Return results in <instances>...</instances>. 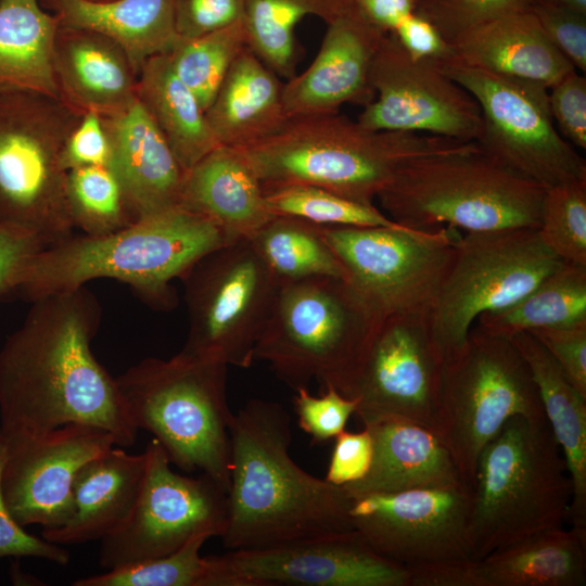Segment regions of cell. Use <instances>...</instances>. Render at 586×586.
<instances>
[{
  "mask_svg": "<svg viewBox=\"0 0 586 586\" xmlns=\"http://www.w3.org/2000/svg\"><path fill=\"white\" fill-rule=\"evenodd\" d=\"M30 303L0 349V433L37 435L78 423L132 446L139 430L91 349L101 321L95 295L84 285Z\"/></svg>",
  "mask_w": 586,
  "mask_h": 586,
  "instance_id": "obj_1",
  "label": "cell"
},
{
  "mask_svg": "<svg viewBox=\"0 0 586 586\" xmlns=\"http://www.w3.org/2000/svg\"><path fill=\"white\" fill-rule=\"evenodd\" d=\"M291 418L276 402L251 399L230 424L228 550L264 549L353 531L343 486L302 469L290 456Z\"/></svg>",
  "mask_w": 586,
  "mask_h": 586,
  "instance_id": "obj_2",
  "label": "cell"
},
{
  "mask_svg": "<svg viewBox=\"0 0 586 586\" xmlns=\"http://www.w3.org/2000/svg\"><path fill=\"white\" fill-rule=\"evenodd\" d=\"M225 244L211 220L177 206L111 233L72 234L40 250L17 273L11 294L33 302L112 278L130 285L152 307L170 310L177 303L173 280Z\"/></svg>",
  "mask_w": 586,
  "mask_h": 586,
  "instance_id": "obj_3",
  "label": "cell"
},
{
  "mask_svg": "<svg viewBox=\"0 0 586 586\" xmlns=\"http://www.w3.org/2000/svg\"><path fill=\"white\" fill-rule=\"evenodd\" d=\"M475 145L428 133L370 130L332 113L289 118L275 135L237 150L264 189L311 184L374 205L410 161Z\"/></svg>",
  "mask_w": 586,
  "mask_h": 586,
  "instance_id": "obj_4",
  "label": "cell"
},
{
  "mask_svg": "<svg viewBox=\"0 0 586 586\" xmlns=\"http://www.w3.org/2000/svg\"><path fill=\"white\" fill-rule=\"evenodd\" d=\"M572 483L547 420L510 418L483 448L472 483L470 557L562 526Z\"/></svg>",
  "mask_w": 586,
  "mask_h": 586,
  "instance_id": "obj_5",
  "label": "cell"
},
{
  "mask_svg": "<svg viewBox=\"0 0 586 586\" xmlns=\"http://www.w3.org/2000/svg\"><path fill=\"white\" fill-rule=\"evenodd\" d=\"M545 191L476 144L410 161L377 200L387 217L411 229L536 230Z\"/></svg>",
  "mask_w": 586,
  "mask_h": 586,
  "instance_id": "obj_6",
  "label": "cell"
},
{
  "mask_svg": "<svg viewBox=\"0 0 586 586\" xmlns=\"http://www.w3.org/2000/svg\"><path fill=\"white\" fill-rule=\"evenodd\" d=\"M383 318L343 279L316 277L280 282L255 346L292 388L313 380L349 397L374 330Z\"/></svg>",
  "mask_w": 586,
  "mask_h": 586,
  "instance_id": "obj_7",
  "label": "cell"
},
{
  "mask_svg": "<svg viewBox=\"0 0 586 586\" xmlns=\"http://www.w3.org/2000/svg\"><path fill=\"white\" fill-rule=\"evenodd\" d=\"M227 370L180 351L169 359L144 358L115 379L133 424L153 434L170 463L201 471L228 493L233 413Z\"/></svg>",
  "mask_w": 586,
  "mask_h": 586,
  "instance_id": "obj_8",
  "label": "cell"
},
{
  "mask_svg": "<svg viewBox=\"0 0 586 586\" xmlns=\"http://www.w3.org/2000/svg\"><path fill=\"white\" fill-rule=\"evenodd\" d=\"M515 416L547 420L531 369L511 339L474 323L444 359L434 430L471 487L481 451Z\"/></svg>",
  "mask_w": 586,
  "mask_h": 586,
  "instance_id": "obj_9",
  "label": "cell"
},
{
  "mask_svg": "<svg viewBox=\"0 0 586 586\" xmlns=\"http://www.w3.org/2000/svg\"><path fill=\"white\" fill-rule=\"evenodd\" d=\"M81 116L60 98L0 93V225L47 246L73 234L61 152Z\"/></svg>",
  "mask_w": 586,
  "mask_h": 586,
  "instance_id": "obj_10",
  "label": "cell"
},
{
  "mask_svg": "<svg viewBox=\"0 0 586 586\" xmlns=\"http://www.w3.org/2000/svg\"><path fill=\"white\" fill-rule=\"evenodd\" d=\"M562 263L535 229L461 234L428 315L444 359L462 345L479 316L514 303Z\"/></svg>",
  "mask_w": 586,
  "mask_h": 586,
  "instance_id": "obj_11",
  "label": "cell"
},
{
  "mask_svg": "<svg viewBox=\"0 0 586 586\" xmlns=\"http://www.w3.org/2000/svg\"><path fill=\"white\" fill-rule=\"evenodd\" d=\"M189 331L181 352L246 369L280 281L249 239L225 244L181 277Z\"/></svg>",
  "mask_w": 586,
  "mask_h": 586,
  "instance_id": "obj_12",
  "label": "cell"
},
{
  "mask_svg": "<svg viewBox=\"0 0 586 586\" xmlns=\"http://www.w3.org/2000/svg\"><path fill=\"white\" fill-rule=\"evenodd\" d=\"M318 227L346 281L382 318L429 315L461 237L448 226Z\"/></svg>",
  "mask_w": 586,
  "mask_h": 586,
  "instance_id": "obj_13",
  "label": "cell"
},
{
  "mask_svg": "<svg viewBox=\"0 0 586 586\" xmlns=\"http://www.w3.org/2000/svg\"><path fill=\"white\" fill-rule=\"evenodd\" d=\"M477 102L487 155L545 189L586 179V162L558 131L548 87L455 63L441 65Z\"/></svg>",
  "mask_w": 586,
  "mask_h": 586,
  "instance_id": "obj_14",
  "label": "cell"
},
{
  "mask_svg": "<svg viewBox=\"0 0 586 586\" xmlns=\"http://www.w3.org/2000/svg\"><path fill=\"white\" fill-rule=\"evenodd\" d=\"M145 473L127 520L101 539L99 564L112 570L167 556L193 536L220 537L227 524V492L208 475H181L156 438L144 449Z\"/></svg>",
  "mask_w": 586,
  "mask_h": 586,
  "instance_id": "obj_15",
  "label": "cell"
},
{
  "mask_svg": "<svg viewBox=\"0 0 586 586\" xmlns=\"http://www.w3.org/2000/svg\"><path fill=\"white\" fill-rule=\"evenodd\" d=\"M370 84L374 98L357 118L362 127L476 143L482 115L475 99L441 64L412 58L391 33L375 53Z\"/></svg>",
  "mask_w": 586,
  "mask_h": 586,
  "instance_id": "obj_16",
  "label": "cell"
},
{
  "mask_svg": "<svg viewBox=\"0 0 586 586\" xmlns=\"http://www.w3.org/2000/svg\"><path fill=\"white\" fill-rule=\"evenodd\" d=\"M444 357L428 316L384 317L369 342L349 398L364 426L382 420L411 421L435 430Z\"/></svg>",
  "mask_w": 586,
  "mask_h": 586,
  "instance_id": "obj_17",
  "label": "cell"
},
{
  "mask_svg": "<svg viewBox=\"0 0 586 586\" xmlns=\"http://www.w3.org/2000/svg\"><path fill=\"white\" fill-rule=\"evenodd\" d=\"M472 487L416 488L352 497L354 530L380 556L406 569L471 558L468 524ZM472 559V558H471Z\"/></svg>",
  "mask_w": 586,
  "mask_h": 586,
  "instance_id": "obj_18",
  "label": "cell"
},
{
  "mask_svg": "<svg viewBox=\"0 0 586 586\" xmlns=\"http://www.w3.org/2000/svg\"><path fill=\"white\" fill-rule=\"evenodd\" d=\"M2 437V495L23 527L66 524L74 513V484L79 470L116 445L111 433L78 423L37 435Z\"/></svg>",
  "mask_w": 586,
  "mask_h": 586,
  "instance_id": "obj_19",
  "label": "cell"
},
{
  "mask_svg": "<svg viewBox=\"0 0 586 586\" xmlns=\"http://www.w3.org/2000/svg\"><path fill=\"white\" fill-rule=\"evenodd\" d=\"M221 586H409L408 570L355 531L214 555Z\"/></svg>",
  "mask_w": 586,
  "mask_h": 586,
  "instance_id": "obj_20",
  "label": "cell"
},
{
  "mask_svg": "<svg viewBox=\"0 0 586 586\" xmlns=\"http://www.w3.org/2000/svg\"><path fill=\"white\" fill-rule=\"evenodd\" d=\"M314 61L283 84L289 118L339 113L345 103L367 105L373 59L386 33L366 23L352 9L327 23Z\"/></svg>",
  "mask_w": 586,
  "mask_h": 586,
  "instance_id": "obj_21",
  "label": "cell"
},
{
  "mask_svg": "<svg viewBox=\"0 0 586 586\" xmlns=\"http://www.w3.org/2000/svg\"><path fill=\"white\" fill-rule=\"evenodd\" d=\"M59 98L79 114H118L137 100L138 72L111 38L85 28L59 25L53 43Z\"/></svg>",
  "mask_w": 586,
  "mask_h": 586,
  "instance_id": "obj_22",
  "label": "cell"
},
{
  "mask_svg": "<svg viewBox=\"0 0 586 586\" xmlns=\"http://www.w3.org/2000/svg\"><path fill=\"white\" fill-rule=\"evenodd\" d=\"M180 206L211 220L227 244L251 239L273 217L253 168L237 149L226 145L186 171Z\"/></svg>",
  "mask_w": 586,
  "mask_h": 586,
  "instance_id": "obj_23",
  "label": "cell"
},
{
  "mask_svg": "<svg viewBox=\"0 0 586 586\" xmlns=\"http://www.w3.org/2000/svg\"><path fill=\"white\" fill-rule=\"evenodd\" d=\"M365 428L372 438V460L362 479L343 486L351 497L467 484L433 430L396 419Z\"/></svg>",
  "mask_w": 586,
  "mask_h": 586,
  "instance_id": "obj_24",
  "label": "cell"
},
{
  "mask_svg": "<svg viewBox=\"0 0 586 586\" xmlns=\"http://www.w3.org/2000/svg\"><path fill=\"white\" fill-rule=\"evenodd\" d=\"M102 117L113 146L112 167L141 218L180 206L186 171L143 105L137 100Z\"/></svg>",
  "mask_w": 586,
  "mask_h": 586,
  "instance_id": "obj_25",
  "label": "cell"
},
{
  "mask_svg": "<svg viewBox=\"0 0 586 586\" xmlns=\"http://www.w3.org/2000/svg\"><path fill=\"white\" fill-rule=\"evenodd\" d=\"M450 44L453 59L448 63L533 80L548 88L576 69L549 40L531 9L475 26Z\"/></svg>",
  "mask_w": 586,
  "mask_h": 586,
  "instance_id": "obj_26",
  "label": "cell"
},
{
  "mask_svg": "<svg viewBox=\"0 0 586 586\" xmlns=\"http://www.w3.org/2000/svg\"><path fill=\"white\" fill-rule=\"evenodd\" d=\"M145 473V454L133 455L120 446L87 462L74 484V513L55 528H43L41 537L58 545L101 540L129 517Z\"/></svg>",
  "mask_w": 586,
  "mask_h": 586,
  "instance_id": "obj_27",
  "label": "cell"
},
{
  "mask_svg": "<svg viewBox=\"0 0 586 586\" xmlns=\"http://www.w3.org/2000/svg\"><path fill=\"white\" fill-rule=\"evenodd\" d=\"M220 145L241 149L278 132L289 120L283 84L246 46L205 111Z\"/></svg>",
  "mask_w": 586,
  "mask_h": 586,
  "instance_id": "obj_28",
  "label": "cell"
},
{
  "mask_svg": "<svg viewBox=\"0 0 586 586\" xmlns=\"http://www.w3.org/2000/svg\"><path fill=\"white\" fill-rule=\"evenodd\" d=\"M526 360L550 430L572 483L568 518L586 527V397L568 380L547 349L528 332L510 337Z\"/></svg>",
  "mask_w": 586,
  "mask_h": 586,
  "instance_id": "obj_29",
  "label": "cell"
},
{
  "mask_svg": "<svg viewBox=\"0 0 586 586\" xmlns=\"http://www.w3.org/2000/svg\"><path fill=\"white\" fill-rule=\"evenodd\" d=\"M59 25L100 33L118 43L138 74L178 39L175 0H44Z\"/></svg>",
  "mask_w": 586,
  "mask_h": 586,
  "instance_id": "obj_30",
  "label": "cell"
},
{
  "mask_svg": "<svg viewBox=\"0 0 586 586\" xmlns=\"http://www.w3.org/2000/svg\"><path fill=\"white\" fill-rule=\"evenodd\" d=\"M479 561L484 586H585L586 527L544 530Z\"/></svg>",
  "mask_w": 586,
  "mask_h": 586,
  "instance_id": "obj_31",
  "label": "cell"
},
{
  "mask_svg": "<svg viewBox=\"0 0 586 586\" xmlns=\"http://www.w3.org/2000/svg\"><path fill=\"white\" fill-rule=\"evenodd\" d=\"M58 28L39 0H0V93L59 98L52 62Z\"/></svg>",
  "mask_w": 586,
  "mask_h": 586,
  "instance_id": "obj_32",
  "label": "cell"
},
{
  "mask_svg": "<svg viewBox=\"0 0 586 586\" xmlns=\"http://www.w3.org/2000/svg\"><path fill=\"white\" fill-rule=\"evenodd\" d=\"M137 98L184 171L220 145L205 111L175 74L167 53L154 55L144 62L138 76Z\"/></svg>",
  "mask_w": 586,
  "mask_h": 586,
  "instance_id": "obj_33",
  "label": "cell"
},
{
  "mask_svg": "<svg viewBox=\"0 0 586 586\" xmlns=\"http://www.w3.org/2000/svg\"><path fill=\"white\" fill-rule=\"evenodd\" d=\"M586 322V266L562 263L528 293L498 310L479 316L475 324L511 337L520 332Z\"/></svg>",
  "mask_w": 586,
  "mask_h": 586,
  "instance_id": "obj_34",
  "label": "cell"
},
{
  "mask_svg": "<svg viewBox=\"0 0 586 586\" xmlns=\"http://www.w3.org/2000/svg\"><path fill=\"white\" fill-rule=\"evenodd\" d=\"M351 10V0H245L247 46L279 77L295 75V28L307 15L326 23Z\"/></svg>",
  "mask_w": 586,
  "mask_h": 586,
  "instance_id": "obj_35",
  "label": "cell"
},
{
  "mask_svg": "<svg viewBox=\"0 0 586 586\" xmlns=\"http://www.w3.org/2000/svg\"><path fill=\"white\" fill-rule=\"evenodd\" d=\"M280 282L316 277L346 280V271L314 225L288 216H273L249 239Z\"/></svg>",
  "mask_w": 586,
  "mask_h": 586,
  "instance_id": "obj_36",
  "label": "cell"
},
{
  "mask_svg": "<svg viewBox=\"0 0 586 586\" xmlns=\"http://www.w3.org/2000/svg\"><path fill=\"white\" fill-rule=\"evenodd\" d=\"M66 200L74 228L85 234L111 233L141 219L123 180L112 166L68 170Z\"/></svg>",
  "mask_w": 586,
  "mask_h": 586,
  "instance_id": "obj_37",
  "label": "cell"
},
{
  "mask_svg": "<svg viewBox=\"0 0 586 586\" xmlns=\"http://www.w3.org/2000/svg\"><path fill=\"white\" fill-rule=\"evenodd\" d=\"M246 46L247 35L242 18L204 36L178 38L167 55L175 74L206 111L231 64Z\"/></svg>",
  "mask_w": 586,
  "mask_h": 586,
  "instance_id": "obj_38",
  "label": "cell"
},
{
  "mask_svg": "<svg viewBox=\"0 0 586 586\" xmlns=\"http://www.w3.org/2000/svg\"><path fill=\"white\" fill-rule=\"evenodd\" d=\"M213 536L201 533L178 550L152 560L107 570L76 579L74 586H221L214 555L201 556L203 544Z\"/></svg>",
  "mask_w": 586,
  "mask_h": 586,
  "instance_id": "obj_39",
  "label": "cell"
},
{
  "mask_svg": "<svg viewBox=\"0 0 586 586\" xmlns=\"http://www.w3.org/2000/svg\"><path fill=\"white\" fill-rule=\"evenodd\" d=\"M273 216H288L318 226L398 227L374 205L359 203L311 184L264 189Z\"/></svg>",
  "mask_w": 586,
  "mask_h": 586,
  "instance_id": "obj_40",
  "label": "cell"
},
{
  "mask_svg": "<svg viewBox=\"0 0 586 586\" xmlns=\"http://www.w3.org/2000/svg\"><path fill=\"white\" fill-rule=\"evenodd\" d=\"M536 232L561 262L586 266V179L546 189Z\"/></svg>",
  "mask_w": 586,
  "mask_h": 586,
  "instance_id": "obj_41",
  "label": "cell"
},
{
  "mask_svg": "<svg viewBox=\"0 0 586 586\" xmlns=\"http://www.w3.org/2000/svg\"><path fill=\"white\" fill-rule=\"evenodd\" d=\"M535 0H420L418 12L451 43L463 33L492 20L531 9Z\"/></svg>",
  "mask_w": 586,
  "mask_h": 586,
  "instance_id": "obj_42",
  "label": "cell"
},
{
  "mask_svg": "<svg viewBox=\"0 0 586 586\" xmlns=\"http://www.w3.org/2000/svg\"><path fill=\"white\" fill-rule=\"evenodd\" d=\"M294 411L298 426L311 437L313 444H324L345 431L357 400L346 397L334 387L323 388L321 395L310 394L307 387L295 390Z\"/></svg>",
  "mask_w": 586,
  "mask_h": 586,
  "instance_id": "obj_43",
  "label": "cell"
},
{
  "mask_svg": "<svg viewBox=\"0 0 586 586\" xmlns=\"http://www.w3.org/2000/svg\"><path fill=\"white\" fill-rule=\"evenodd\" d=\"M531 11L555 47L585 73L586 15L544 0H535Z\"/></svg>",
  "mask_w": 586,
  "mask_h": 586,
  "instance_id": "obj_44",
  "label": "cell"
},
{
  "mask_svg": "<svg viewBox=\"0 0 586 586\" xmlns=\"http://www.w3.org/2000/svg\"><path fill=\"white\" fill-rule=\"evenodd\" d=\"M549 106L559 133L572 145L586 149V78L576 69L548 88Z\"/></svg>",
  "mask_w": 586,
  "mask_h": 586,
  "instance_id": "obj_45",
  "label": "cell"
},
{
  "mask_svg": "<svg viewBox=\"0 0 586 586\" xmlns=\"http://www.w3.org/2000/svg\"><path fill=\"white\" fill-rule=\"evenodd\" d=\"M61 165L66 173L80 167L113 165L112 142L100 114H82L65 140Z\"/></svg>",
  "mask_w": 586,
  "mask_h": 586,
  "instance_id": "obj_46",
  "label": "cell"
},
{
  "mask_svg": "<svg viewBox=\"0 0 586 586\" xmlns=\"http://www.w3.org/2000/svg\"><path fill=\"white\" fill-rule=\"evenodd\" d=\"M245 0H175L178 38L192 39L226 28L244 17Z\"/></svg>",
  "mask_w": 586,
  "mask_h": 586,
  "instance_id": "obj_47",
  "label": "cell"
},
{
  "mask_svg": "<svg viewBox=\"0 0 586 586\" xmlns=\"http://www.w3.org/2000/svg\"><path fill=\"white\" fill-rule=\"evenodd\" d=\"M5 460V444L0 433V558L36 557L60 565L68 564L71 553L61 545L27 533L9 511L1 489V474Z\"/></svg>",
  "mask_w": 586,
  "mask_h": 586,
  "instance_id": "obj_48",
  "label": "cell"
},
{
  "mask_svg": "<svg viewBox=\"0 0 586 586\" xmlns=\"http://www.w3.org/2000/svg\"><path fill=\"white\" fill-rule=\"evenodd\" d=\"M528 333L547 349L571 384L586 397V322Z\"/></svg>",
  "mask_w": 586,
  "mask_h": 586,
  "instance_id": "obj_49",
  "label": "cell"
},
{
  "mask_svg": "<svg viewBox=\"0 0 586 586\" xmlns=\"http://www.w3.org/2000/svg\"><path fill=\"white\" fill-rule=\"evenodd\" d=\"M326 480L344 486L362 479L371 464L373 446L367 428L360 432L343 431L334 438Z\"/></svg>",
  "mask_w": 586,
  "mask_h": 586,
  "instance_id": "obj_50",
  "label": "cell"
},
{
  "mask_svg": "<svg viewBox=\"0 0 586 586\" xmlns=\"http://www.w3.org/2000/svg\"><path fill=\"white\" fill-rule=\"evenodd\" d=\"M391 34L415 59L432 61L441 65L453 59L451 44L418 11L408 16Z\"/></svg>",
  "mask_w": 586,
  "mask_h": 586,
  "instance_id": "obj_51",
  "label": "cell"
},
{
  "mask_svg": "<svg viewBox=\"0 0 586 586\" xmlns=\"http://www.w3.org/2000/svg\"><path fill=\"white\" fill-rule=\"evenodd\" d=\"M409 586H484L480 561L442 559L407 568Z\"/></svg>",
  "mask_w": 586,
  "mask_h": 586,
  "instance_id": "obj_52",
  "label": "cell"
},
{
  "mask_svg": "<svg viewBox=\"0 0 586 586\" xmlns=\"http://www.w3.org/2000/svg\"><path fill=\"white\" fill-rule=\"evenodd\" d=\"M44 247L47 244L38 235L0 225V297L11 294L22 267Z\"/></svg>",
  "mask_w": 586,
  "mask_h": 586,
  "instance_id": "obj_53",
  "label": "cell"
},
{
  "mask_svg": "<svg viewBox=\"0 0 586 586\" xmlns=\"http://www.w3.org/2000/svg\"><path fill=\"white\" fill-rule=\"evenodd\" d=\"M351 9L369 25L388 34L418 11V0H351Z\"/></svg>",
  "mask_w": 586,
  "mask_h": 586,
  "instance_id": "obj_54",
  "label": "cell"
},
{
  "mask_svg": "<svg viewBox=\"0 0 586 586\" xmlns=\"http://www.w3.org/2000/svg\"><path fill=\"white\" fill-rule=\"evenodd\" d=\"M586 15V0H544Z\"/></svg>",
  "mask_w": 586,
  "mask_h": 586,
  "instance_id": "obj_55",
  "label": "cell"
},
{
  "mask_svg": "<svg viewBox=\"0 0 586 586\" xmlns=\"http://www.w3.org/2000/svg\"><path fill=\"white\" fill-rule=\"evenodd\" d=\"M90 1H99V2H101V1H109V0H90Z\"/></svg>",
  "mask_w": 586,
  "mask_h": 586,
  "instance_id": "obj_56",
  "label": "cell"
},
{
  "mask_svg": "<svg viewBox=\"0 0 586 586\" xmlns=\"http://www.w3.org/2000/svg\"><path fill=\"white\" fill-rule=\"evenodd\" d=\"M418 1H420V0H418Z\"/></svg>",
  "mask_w": 586,
  "mask_h": 586,
  "instance_id": "obj_57",
  "label": "cell"
}]
</instances>
